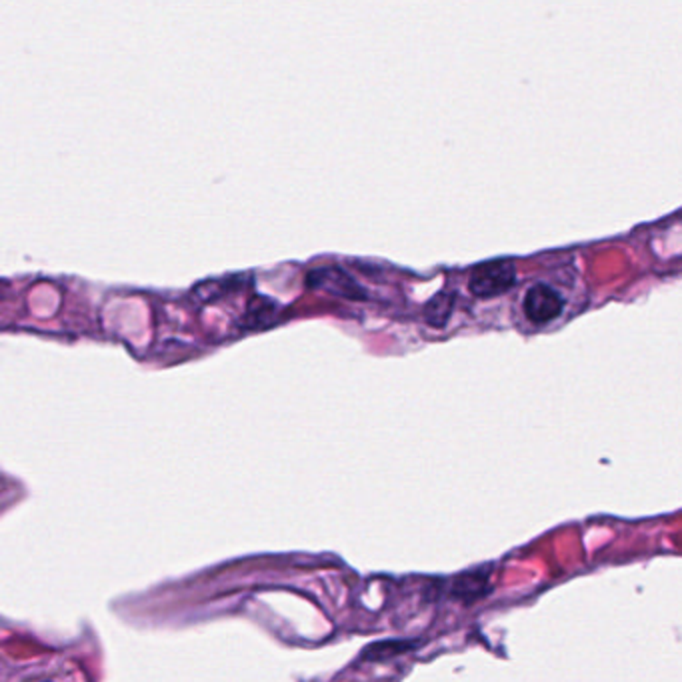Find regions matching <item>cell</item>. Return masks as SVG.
<instances>
[{
  "label": "cell",
  "mask_w": 682,
  "mask_h": 682,
  "mask_svg": "<svg viewBox=\"0 0 682 682\" xmlns=\"http://www.w3.org/2000/svg\"><path fill=\"white\" fill-rule=\"evenodd\" d=\"M516 282V269L510 260L482 262L472 269L469 279L470 295L477 298H495L505 295Z\"/></svg>",
  "instance_id": "obj_1"
},
{
  "label": "cell",
  "mask_w": 682,
  "mask_h": 682,
  "mask_svg": "<svg viewBox=\"0 0 682 682\" xmlns=\"http://www.w3.org/2000/svg\"><path fill=\"white\" fill-rule=\"evenodd\" d=\"M307 284L315 290H325L328 295L346 300H365L366 292L356 282L353 274L340 267H317L307 274Z\"/></svg>",
  "instance_id": "obj_2"
},
{
  "label": "cell",
  "mask_w": 682,
  "mask_h": 682,
  "mask_svg": "<svg viewBox=\"0 0 682 682\" xmlns=\"http://www.w3.org/2000/svg\"><path fill=\"white\" fill-rule=\"evenodd\" d=\"M525 315L530 322H535L538 327L551 325L564 310V298L561 292L553 289L551 284L538 282L533 284L525 295Z\"/></svg>",
  "instance_id": "obj_3"
},
{
  "label": "cell",
  "mask_w": 682,
  "mask_h": 682,
  "mask_svg": "<svg viewBox=\"0 0 682 682\" xmlns=\"http://www.w3.org/2000/svg\"><path fill=\"white\" fill-rule=\"evenodd\" d=\"M488 589H490L488 571H470V573H462L460 576L454 579L450 592L454 599H459V601L477 602L488 592Z\"/></svg>",
  "instance_id": "obj_4"
},
{
  "label": "cell",
  "mask_w": 682,
  "mask_h": 682,
  "mask_svg": "<svg viewBox=\"0 0 682 682\" xmlns=\"http://www.w3.org/2000/svg\"><path fill=\"white\" fill-rule=\"evenodd\" d=\"M421 647V640L414 639H388V640H378L368 644L361 658L365 662H384L391 660L394 657H403L409 655V652L416 650Z\"/></svg>",
  "instance_id": "obj_5"
},
{
  "label": "cell",
  "mask_w": 682,
  "mask_h": 682,
  "mask_svg": "<svg viewBox=\"0 0 682 682\" xmlns=\"http://www.w3.org/2000/svg\"><path fill=\"white\" fill-rule=\"evenodd\" d=\"M454 305H457V295H454V292L442 290V292H439V295H434L424 305L426 325L432 327V328L447 327V322L454 312Z\"/></svg>",
  "instance_id": "obj_6"
},
{
  "label": "cell",
  "mask_w": 682,
  "mask_h": 682,
  "mask_svg": "<svg viewBox=\"0 0 682 682\" xmlns=\"http://www.w3.org/2000/svg\"><path fill=\"white\" fill-rule=\"evenodd\" d=\"M279 305L274 300L267 297H257L251 300L249 308H246V317H244V325L251 328H264L277 322L279 317Z\"/></svg>",
  "instance_id": "obj_7"
},
{
  "label": "cell",
  "mask_w": 682,
  "mask_h": 682,
  "mask_svg": "<svg viewBox=\"0 0 682 682\" xmlns=\"http://www.w3.org/2000/svg\"><path fill=\"white\" fill-rule=\"evenodd\" d=\"M223 292H224V287H223L221 282H214V280L211 282V280H208V282H203V284H198V287H194L193 295H194L198 300L208 302V300L219 298V297L223 295Z\"/></svg>",
  "instance_id": "obj_8"
},
{
  "label": "cell",
  "mask_w": 682,
  "mask_h": 682,
  "mask_svg": "<svg viewBox=\"0 0 682 682\" xmlns=\"http://www.w3.org/2000/svg\"><path fill=\"white\" fill-rule=\"evenodd\" d=\"M3 297H5V287H3V284H0V300H3Z\"/></svg>",
  "instance_id": "obj_9"
}]
</instances>
